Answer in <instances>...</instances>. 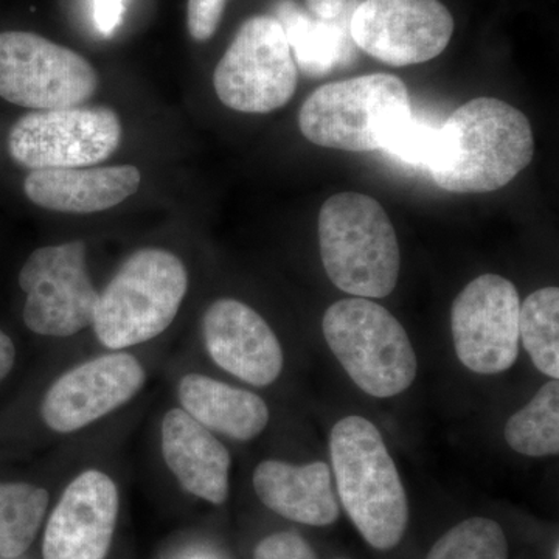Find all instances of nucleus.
Here are the masks:
<instances>
[{"label":"nucleus","instance_id":"nucleus-1","mask_svg":"<svg viewBox=\"0 0 559 559\" xmlns=\"http://www.w3.org/2000/svg\"><path fill=\"white\" fill-rule=\"evenodd\" d=\"M533 154L527 117L499 98L479 97L440 127L439 151L428 173L451 193H491L527 168Z\"/></svg>","mask_w":559,"mask_h":559},{"label":"nucleus","instance_id":"nucleus-2","mask_svg":"<svg viewBox=\"0 0 559 559\" xmlns=\"http://www.w3.org/2000/svg\"><path fill=\"white\" fill-rule=\"evenodd\" d=\"M330 454L341 502L373 549L399 546L409 506L395 462L369 419L347 417L331 430Z\"/></svg>","mask_w":559,"mask_h":559},{"label":"nucleus","instance_id":"nucleus-3","mask_svg":"<svg viewBox=\"0 0 559 559\" xmlns=\"http://www.w3.org/2000/svg\"><path fill=\"white\" fill-rule=\"evenodd\" d=\"M323 267L334 286L349 296L384 299L399 283L401 252L392 221L367 194H334L319 213Z\"/></svg>","mask_w":559,"mask_h":559},{"label":"nucleus","instance_id":"nucleus-4","mask_svg":"<svg viewBox=\"0 0 559 559\" xmlns=\"http://www.w3.org/2000/svg\"><path fill=\"white\" fill-rule=\"evenodd\" d=\"M189 289L182 260L162 249H142L121 264L100 294L94 330L110 349L154 340L171 325Z\"/></svg>","mask_w":559,"mask_h":559},{"label":"nucleus","instance_id":"nucleus-5","mask_svg":"<svg viewBox=\"0 0 559 559\" xmlns=\"http://www.w3.org/2000/svg\"><path fill=\"white\" fill-rule=\"evenodd\" d=\"M411 116L406 84L390 73H371L312 92L301 106L299 127L314 145L366 153L382 150L392 131Z\"/></svg>","mask_w":559,"mask_h":559},{"label":"nucleus","instance_id":"nucleus-6","mask_svg":"<svg viewBox=\"0 0 559 559\" xmlns=\"http://www.w3.org/2000/svg\"><path fill=\"white\" fill-rule=\"evenodd\" d=\"M323 336L348 377L367 395L390 399L411 388L417 355L392 312L362 297L336 301L322 320Z\"/></svg>","mask_w":559,"mask_h":559},{"label":"nucleus","instance_id":"nucleus-7","mask_svg":"<svg viewBox=\"0 0 559 559\" xmlns=\"http://www.w3.org/2000/svg\"><path fill=\"white\" fill-rule=\"evenodd\" d=\"M296 61L274 16H253L241 25L213 73L216 95L242 114H270L288 105L297 90Z\"/></svg>","mask_w":559,"mask_h":559},{"label":"nucleus","instance_id":"nucleus-8","mask_svg":"<svg viewBox=\"0 0 559 559\" xmlns=\"http://www.w3.org/2000/svg\"><path fill=\"white\" fill-rule=\"evenodd\" d=\"M98 73L76 51L31 32L0 33V97L35 110L73 108L94 97Z\"/></svg>","mask_w":559,"mask_h":559},{"label":"nucleus","instance_id":"nucleus-9","mask_svg":"<svg viewBox=\"0 0 559 559\" xmlns=\"http://www.w3.org/2000/svg\"><path fill=\"white\" fill-rule=\"evenodd\" d=\"M121 142V121L106 106L33 110L9 132L11 159L28 170L84 168L109 159Z\"/></svg>","mask_w":559,"mask_h":559},{"label":"nucleus","instance_id":"nucleus-10","mask_svg":"<svg viewBox=\"0 0 559 559\" xmlns=\"http://www.w3.org/2000/svg\"><path fill=\"white\" fill-rule=\"evenodd\" d=\"M24 322L40 336L68 337L94 323L100 294L92 285L86 245L70 241L36 249L20 272Z\"/></svg>","mask_w":559,"mask_h":559},{"label":"nucleus","instance_id":"nucleus-11","mask_svg":"<svg viewBox=\"0 0 559 559\" xmlns=\"http://www.w3.org/2000/svg\"><path fill=\"white\" fill-rule=\"evenodd\" d=\"M520 294L510 280L484 274L469 282L451 311L460 362L479 374L511 369L520 355Z\"/></svg>","mask_w":559,"mask_h":559},{"label":"nucleus","instance_id":"nucleus-12","mask_svg":"<svg viewBox=\"0 0 559 559\" xmlns=\"http://www.w3.org/2000/svg\"><path fill=\"white\" fill-rule=\"evenodd\" d=\"M452 33L454 20L439 0H364L349 20L355 46L393 68L433 60Z\"/></svg>","mask_w":559,"mask_h":559},{"label":"nucleus","instance_id":"nucleus-13","mask_svg":"<svg viewBox=\"0 0 559 559\" xmlns=\"http://www.w3.org/2000/svg\"><path fill=\"white\" fill-rule=\"evenodd\" d=\"M145 380L142 364L130 353L100 356L58 378L44 396L40 415L55 432H75L127 404Z\"/></svg>","mask_w":559,"mask_h":559},{"label":"nucleus","instance_id":"nucleus-14","mask_svg":"<svg viewBox=\"0 0 559 559\" xmlns=\"http://www.w3.org/2000/svg\"><path fill=\"white\" fill-rule=\"evenodd\" d=\"M119 516V491L108 474L90 469L62 492L44 535V559H105Z\"/></svg>","mask_w":559,"mask_h":559},{"label":"nucleus","instance_id":"nucleus-15","mask_svg":"<svg viewBox=\"0 0 559 559\" xmlns=\"http://www.w3.org/2000/svg\"><path fill=\"white\" fill-rule=\"evenodd\" d=\"M202 331L212 359L241 381L264 388L282 373L283 349L277 336L266 320L242 301H213Z\"/></svg>","mask_w":559,"mask_h":559},{"label":"nucleus","instance_id":"nucleus-16","mask_svg":"<svg viewBox=\"0 0 559 559\" xmlns=\"http://www.w3.org/2000/svg\"><path fill=\"white\" fill-rule=\"evenodd\" d=\"M142 175L134 165L35 170L24 180L25 197L51 212H105L138 193Z\"/></svg>","mask_w":559,"mask_h":559},{"label":"nucleus","instance_id":"nucleus-17","mask_svg":"<svg viewBox=\"0 0 559 559\" xmlns=\"http://www.w3.org/2000/svg\"><path fill=\"white\" fill-rule=\"evenodd\" d=\"M165 463L191 495L221 506L229 496L230 454L212 430L183 409H171L162 423Z\"/></svg>","mask_w":559,"mask_h":559},{"label":"nucleus","instance_id":"nucleus-18","mask_svg":"<svg viewBox=\"0 0 559 559\" xmlns=\"http://www.w3.org/2000/svg\"><path fill=\"white\" fill-rule=\"evenodd\" d=\"M253 488L267 509L286 520L326 527L340 518V500L326 463L297 466L266 460L253 473Z\"/></svg>","mask_w":559,"mask_h":559},{"label":"nucleus","instance_id":"nucleus-19","mask_svg":"<svg viewBox=\"0 0 559 559\" xmlns=\"http://www.w3.org/2000/svg\"><path fill=\"white\" fill-rule=\"evenodd\" d=\"M179 400L204 428L234 440L255 439L270 423V409L259 395L204 374H186L179 382Z\"/></svg>","mask_w":559,"mask_h":559},{"label":"nucleus","instance_id":"nucleus-20","mask_svg":"<svg viewBox=\"0 0 559 559\" xmlns=\"http://www.w3.org/2000/svg\"><path fill=\"white\" fill-rule=\"evenodd\" d=\"M274 17L285 31L296 66L308 76L329 75L355 60L347 14L336 21L312 20L294 0H278Z\"/></svg>","mask_w":559,"mask_h":559},{"label":"nucleus","instance_id":"nucleus-21","mask_svg":"<svg viewBox=\"0 0 559 559\" xmlns=\"http://www.w3.org/2000/svg\"><path fill=\"white\" fill-rule=\"evenodd\" d=\"M511 450L530 457L558 455L559 382L550 380L524 409L511 415L503 430Z\"/></svg>","mask_w":559,"mask_h":559},{"label":"nucleus","instance_id":"nucleus-22","mask_svg":"<svg viewBox=\"0 0 559 559\" xmlns=\"http://www.w3.org/2000/svg\"><path fill=\"white\" fill-rule=\"evenodd\" d=\"M50 496L32 484H0V557H21L32 546Z\"/></svg>","mask_w":559,"mask_h":559},{"label":"nucleus","instance_id":"nucleus-23","mask_svg":"<svg viewBox=\"0 0 559 559\" xmlns=\"http://www.w3.org/2000/svg\"><path fill=\"white\" fill-rule=\"evenodd\" d=\"M520 337L540 373L559 378V289L530 294L520 311Z\"/></svg>","mask_w":559,"mask_h":559},{"label":"nucleus","instance_id":"nucleus-24","mask_svg":"<svg viewBox=\"0 0 559 559\" xmlns=\"http://www.w3.org/2000/svg\"><path fill=\"white\" fill-rule=\"evenodd\" d=\"M509 544L496 521L471 518L452 527L430 549L426 559H507Z\"/></svg>","mask_w":559,"mask_h":559},{"label":"nucleus","instance_id":"nucleus-25","mask_svg":"<svg viewBox=\"0 0 559 559\" xmlns=\"http://www.w3.org/2000/svg\"><path fill=\"white\" fill-rule=\"evenodd\" d=\"M440 145V127H432L428 121L409 119L401 121L385 140L382 151L403 164L419 170L429 171L436 159Z\"/></svg>","mask_w":559,"mask_h":559},{"label":"nucleus","instance_id":"nucleus-26","mask_svg":"<svg viewBox=\"0 0 559 559\" xmlns=\"http://www.w3.org/2000/svg\"><path fill=\"white\" fill-rule=\"evenodd\" d=\"M229 0H189L187 28L191 38L205 43L218 31L224 10Z\"/></svg>","mask_w":559,"mask_h":559},{"label":"nucleus","instance_id":"nucleus-27","mask_svg":"<svg viewBox=\"0 0 559 559\" xmlns=\"http://www.w3.org/2000/svg\"><path fill=\"white\" fill-rule=\"evenodd\" d=\"M253 559H318L310 544L294 532L275 533L261 540Z\"/></svg>","mask_w":559,"mask_h":559},{"label":"nucleus","instance_id":"nucleus-28","mask_svg":"<svg viewBox=\"0 0 559 559\" xmlns=\"http://www.w3.org/2000/svg\"><path fill=\"white\" fill-rule=\"evenodd\" d=\"M94 22L102 35L110 36L123 21L127 0H94Z\"/></svg>","mask_w":559,"mask_h":559},{"label":"nucleus","instance_id":"nucleus-29","mask_svg":"<svg viewBox=\"0 0 559 559\" xmlns=\"http://www.w3.org/2000/svg\"><path fill=\"white\" fill-rule=\"evenodd\" d=\"M308 9L320 21H336L348 14L349 0H307Z\"/></svg>","mask_w":559,"mask_h":559},{"label":"nucleus","instance_id":"nucleus-30","mask_svg":"<svg viewBox=\"0 0 559 559\" xmlns=\"http://www.w3.org/2000/svg\"><path fill=\"white\" fill-rule=\"evenodd\" d=\"M16 359V348L3 331H0V382L9 377Z\"/></svg>","mask_w":559,"mask_h":559},{"label":"nucleus","instance_id":"nucleus-31","mask_svg":"<svg viewBox=\"0 0 559 559\" xmlns=\"http://www.w3.org/2000/svg\"><path fill=\"white\" fill-rule=\"evenodd\" d=\"M337 559H347V558H337Z\"/></svg>","mask_w":559,"mask_h":559}]
</instances>
